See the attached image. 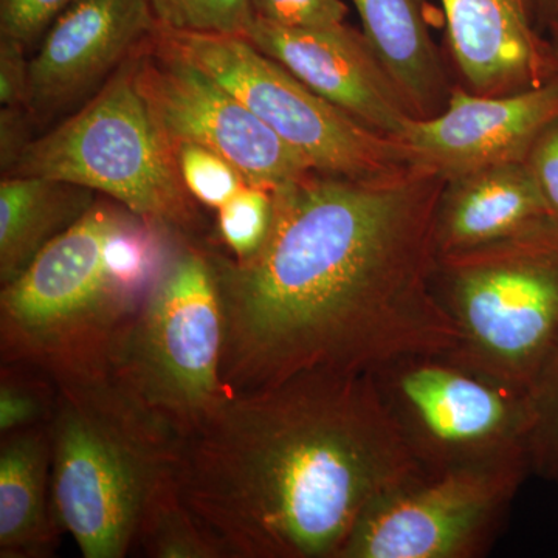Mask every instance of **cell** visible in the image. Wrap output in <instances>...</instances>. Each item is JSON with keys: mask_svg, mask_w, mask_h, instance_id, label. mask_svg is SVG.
Segmentation results:
<instances>
[{"mask_svg": "<svg viewBox=\"0 0 558 558\" xmlns=\"http://www.w3.org/2000/svg\"><path fill=\"white\" fill-rule=\"evenodd\" d=\"M444 185L417 163L366 179L310 171L274 190L255 256L209 250L230 391L454 351L459 332L435 289Z\"/></svg>", "mask_w": 558, "mask_h": 558, "instance_id": "1", "label": "cell"}, {"mask_svg": "<svg viewBox=\"0 0 558 558\" xmlns=\"http://www.w3.org/2000/svg\"><path fill=\"white\" fill-rule=\"evenodd\" d=\"M425 470L374 374L314 371L231 396L183 438L175 483L227 558H339Z\"/></svg>", "mask_w": 558, "mask_h": 558, "instance_id": "2", "label": "cell"}, {"mask_svg": "<svg viewBox=\"0 0 558 558\" xmlns=\"http://www.w3.org/2000/svg\"><path fill=\"white\" fill-rule=\"evenodd\" d=\"M54 384V521L83 557H126L150 495L175 476L183 438L110 371Z\"/></svg>", "mask_w": 558, "mask_h": 558, "instance_id": "3", "label": "cell"}, {"mask_svg": "<svg viewBox=\"0 0 558 558\" xmlns=\"http://www.w3.org/2000/svg\"><path fill=\"white\" fill-rule=\"evenodd\" d=\"M121 205L97 201L0 292L2 365L21 363L51 379L110 371L113 344L146 293L121 281L106 238Z\"/></svg>", "mask_w": 558, "mask_h": 558, "instance_id": "4", "label": "cell"}, {"mask_svg": "<svg viewBox=\"0 0 558 558\" xmlns=\"http://www.w3.org/2000/svg\"><path fill=\"white\" fill-rule=\"evenodd\" d=\"M435 289L459 365L527 395L558 340V226L439 255Z\"/></svg>", "mask_w": 558, "mask_h": 558, "instance_id": "5", "label": "cell"}, {"mask_svg": "<svg viewBox=\"0 0 558 558\" xmlns=\"http://www.w3.org/2000/svg\"><path fill=\"white\" fill-rule=\"evenodd\" d=\"M223 312L209 250L182 241L110 355V373L186 438L233 396L222 379Z\"/></svg>", "mask_w": 558, "mask_h": 558, "instance_id": "6", "label": "cell"}, {"mask_svg": "<svg viewBox=\"0 0 558 558\" xmlns=\"http://www.w3.org/2000/svg\"><path fill=\"white\" fill-rule=\"evenodd\" d=\"M5 175L84 186L172 236L186 238L197 226L174 150L135 86L131 60L75 116L33 138Z\"/></svg>", "mask_w": 558, "mask_h": 558, "instance_id": "7", "label": "cell"}, {"mask_svg": "<svg viewBox=\"0 0 558 558\" xmlns=\"http://www.w3.org/2000/svg\"><path fill=\"white\" fill-rule=\"evenodd\" d=\"M157 32L240 98L312 170L366 179L413 163L403 143L371 130L319 97L245 36L172 32L160 25Z\"/></svg>", "mask_w": 558, "mask_h": 558, "instance_id": "8", "label": "cell"}, {"mask_svg": "<svg viewBox=\"0 0 558 558\" xmlns=\"http://www.w3.org/2000/svg\"><path fill=\"white\" fill-rule=\"evenodd\" d=\"M526 454L425 470L374 502L339 558H478L531 473Z\"/></svg>", "mask_w": 558, "mask_h": 558, "instance_id": "9", "label": "cell"}, {"mask_svg": "<svg viewBox=\"0 0 558 558\" xmlns=\"http://www.w3.org/2000/svg\"><path fill=\"white\" fill-rule=\"evenodd\" d=\"M385 403L427 470L527 454V395L459 365L413 355L374 373Z\"/></svg>", "mask_w": 558, "mask_h": 558, "instance_id": "10", "label": "cell"}, {"mask_svg": "<svg viewBox=\"0 0 558 558\" xmlns=\"http://www.w3.org/2000/svg\"><path fill=\"white\" fill-rule=\"evenodd\" d=\"M135 86L160 134L226 157L250 185L275 190L314 171L230 90L154 31L131 58Z\"/></svg>", "mask_w": 558, "mask_h": 558, "instance_id": "11", "label": "cell"}, {"mask_svg": "<svg viewBox=\"0 0 558 558\" xmlns=\"http://www.w3.org/2000/svg\"><path fill=\"white\" fill-rule=\"evenodd\" d=\"M558 117V75L534 89L478 95L453 87L438 116L413 119L402 143L413 163L457 178L524 161L539 132Z\"/></svg>", "mask_w": 558, "mask_h": 558, "instance_id": "12", "label": "cell"}, {"mask_svg": "<svg viewBox=\"0 0 558 558\" xmlns=\"http://www.w3.org/2000/svg\"><path fill=\"white\" fill-rule=\"evenodd\" d=\"M301 83L371 130L402 143L411 112L363 32L292 28L255 20L245 36Z\"/></svg>", "mask_w": 558, "mask_h": 558, "instance_id": "13", "label": "cell"}, {"mask_svg": "<svg viewBox=\"0 0 558 558\" xmlns=\"http://www.w3.org/2000/svg\"><path fill=\"white\" fill-rule=\"evenodd\" d=\"M156 27L148 0H73L31 58L33 119L50 120L102 86Z\"/></svg>", "mask_w": 558, "mask_h": 558, "instance_id": "14", "label": "cell"}, {"mask_svg": "<svg viewBox=\"0 0 558 558\" xmlns=\"http://www.w3.org/2000/svg\"><path fill=\"white\" fill-rule=\"evenodd\" d=\"M451 58L465 89L508 95L558 75L535 0H440Z\"/></svg>", "mask_w": 558, "mask_h": 558, "instance_id": "15", "label": "cell"}, {"mask_svg": "<svg viewBox=\"0 0 558 558\" xmlns=\"http://www.w3.org/2000/svg\"><path fill=\"white\" fill-rule=\"evenodd\" d=\"M553 223L524 161L446 180L436 216L438 256Z\"/></svg>", "mask_w": 558, "mask_h": 558, "instance_id": "16", "label": "cell"}, {"mask_svg": "<svg viewBox=\"0 0 558 558\" xmlns=\"http://www.w3.org/2000/svg\"><path fill=\"white\" fill-rule=\"evenodd\" d=\"M362 32L414 117L438 116L450 87L432 33L425 0H352Z\"/></svg>", "mask_w": 558, "mask_h": 558, "instance_id": "17", "label": "cell"}, {"mask_svg": "<svg viewBox=\"0 0 558 558\" xmlns=\"http://www.w3.org/2000/svg\"><path fill=\"white\" fill-rule=\"evenodd\" d=\"M60 531L51 505L49 424L17 429L0 442V557L43 558Z\"/></svg>", "mask_w": 558, "mask_h": 558, "instance_id": "18", "label": "cell"}, {"mask_svg": "<svg viewBox=\"0 0 558 558\" xmlns=\"http://www.w3.org/2000/svg\"><path fill=\"white\" fill-rule=\"evenodd\" d=\"M95 191L62 180L3 175L0 182V284L14 281L51 241L92 207Z\"/></svg>", "mask_w": 558, "mask_h": 558, "instance_id": "19", "label": "cell"}, {"mask_svg": "<svg viewBox=\"0 0 558 558\" xmlns=\"http://www.w3.org/2000/svg\"><path fill=\"white\" fill-rule=\"evenodd\" d=\"M134 548L153 558H227L183 501L175 476L150 495L138 520Z\"/></svg>", "mask_w": 558, "mask_h": 558, "instance_id": "20", "label": "cell"}, {"mask_svg": "<svg viewBox=\"0 0 558 558\" xmlns=\"http://www.w3.org/2000/svg\"><path fill=\"white\" fill-rule=\"evenodd\" d=\"M57 402V384L49 374L21 363L0 371V433L49 424Z\"/></svg>", "mask_w": 558, "mask_h": 558, "instance_id": "21", "label": "cell"}, {"mask_svg": "<svg viewBox=\"0 0 558 558\" xmlns=\"http://www.w3.org/2000/svg\"><path fill=\"white\" fill-rule=\"evenodd\" d=\"M216 211L219 241L229 250L231 258L250 259L269 238L274 223V190L247 183Z\"/></svg>", "mask_w": 558, "mask_h": 558, "instance_id": "22", "label": "cell"}, {"mask_svg": "<svg viewBox=\"0 0 558 558\" xmlns=\"http://www.w3.org/2000/svg\"><path fill=\"white\" fill-rule=\"evenodd\" d=\"M157 25L172 32L247 36L250 0H148Z\"/></svg>", "mask_w": 558, "mask_h": 558, "instance_id": "23", "label": "cell"}, {"mask_svg": "<svg viewBox=\"0 0 558 558\" xmlns=\"http://www.w3.org/2000/svg\"><path fill=\"white\" fill-rule=\"evenodd\" d=\"M527 402L529 464L542 478L554 481L558 475V340L527 391Z\"/></svg>", "mask_w": 558, "mask_h": 558, "instance_id": "24", "label": "cell"}, {"mask_svg": "<svg viewBox=\"0 0 558 558\" xmlns=\"http://www.w3.org/2000/svg\"><path fill=\"white\" fill-rule=\"evenodd\" d=\"M174 156L183 186L205 207L219 209L247 185V180L233 163L204 146L180 143L174 148Z\"/></svg>", "mask_w": 558, "mask_h": 558, "instance_id": "25", "label": "cell"}, {"mask_svg": "<svg viewBox=\"0 0 558 558\" xmlns=\"http://www.w3.org/2000/svg\"><path fill=\"white\" fill-rule=\"evenodd\" d=\"M255 20L292 28L336 27L344 24L343 0H250Z\"/></svg>", "mask_w": 558, "mask_h": 558, "instance_id": "26", "label": "cell"}, {"mask_svg": "<svg viewBox=\"0 0 558 558\" xmlns=\"http://www.w3.org/2000/svg\"><path fill=\"white\" fill-rule=\"evenodd\" d=\"M73 0H0V35L25 46L43 38Z\"/></svg>", "mask_w": 558, "mask_h": 558, "instance_id": "27", "label": "cell"}, {"mask_svg": "<svg viewBox=\"0 0 558 558\" xmlns=\"http://www.w3.org/2000/svg\"><path fill=\"white\" fill-rule=\"evenodd\" d=\"M524 165L537 186L549 219L558 226V117L539 132Z\"/></svg>", "mask_w": 558, "mask_h": 558, "instance_id": "28", "label": "cell"}, {"mask_svg": "<svg viewBox=\"0 0 558 558\" xmlns=\"http://www.w3.org/2000/svg\"><path fill=\"white\" fill-rule=\"evenodd\" d=\"M25 44L0 35V105L2 108L27 106L31 90V60Z\"/></svg>", "mask_w": 558, "mask_h": 558, "instance_id": "29", "label": "cell"}, {"mask_svg": "<svg viewBox=\"0 0 558 558\" xmlns=\"http://www.w3.org/2000/svg\"><path fill=\"white\" fill-rule=\"evenodd\" d=\"M33 116L27 106L0 110V168L9 174L32 143Z\"/></svg>", "mask_w": 558, "mask_h": 558, "instance_id": "30", "label": "cell"}, {"mask_svg": "<svg viewBox=\"0 0 558 558\" xmlns=\"http://www.w3.org/2000/svg\"><path fill=\"white\" fill-rule=\"evenodd\" d=\"M539 27H545L550 17L558 14V0H535Z\"/></svg>", "mask_w": 558, "mask_h": 558, "instance_id": "31", "label": "cell"}, {"mask_svg": "<svg viewBox=\"0 0 558 558\" xmlns=\"http://www.w3.org/2000/svg\"><path fill=\"white\" fill-rule=\"evenodd\" d=\"M543 32H545L546 38H548L558 61V14L546 22Z\"/></svg>", "mask_w": 558, "mask_h": 558, "instance_id": "32", "label": "cell"}, {"mask_svg": "<svg viewBox=\"0 0 558 558\" xmlns=\"http://www.w3.org/2000/svg\"><path fill=\"white\" fill-rule=\"evenodd\" d=\"M554 481H557V483H558V475H557V478H556V480H554Z\"/></svg>", "mask_w": 558, "mask_h": 558, "instance_id": "33", "label": "cell"}]
</instances>
